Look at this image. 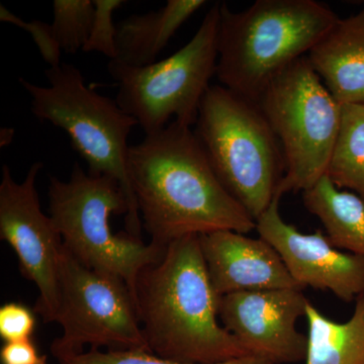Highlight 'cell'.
Instances as JSON below:
<instances>
[{"label":"cell","instance_id":"6da1fadb","mask_svg":"<svg viewBox=\"0 0 364 364\" xmlns=\"http://www.w3.org/2000/svg\"><path fill=\"white\" fill-rule=\"evenodd\" d=\"M127 165L143 227L158 247L191 235L256 229L215 176L191 127L173 121L146 135L129 148Z\"/></svg>","mask_w":364,"mask_h":364},{"label":"cell","instance_id":"7a4b0ae2","mask_svg":"<svg viewBox=\"0 0 364 364\" xmlns=\"http://www.w3.org/2000/svg\"><path fill=\"white\" fill-rule=\"evenodd\" d=\"M220 299L205 267L200 236L171 242L136 280V313L150 353L191 364L248 356L220 324Z\"/></svg>","mask_w":364,"mask_h":364},{"label":"cell","instance_id":"3957f363","mask_svg":"<svg viewBox=\"0 0 364 364\" xmlns=\"http://www.w3.org/2000/svg\"><path fill=\"white\" fill-rule=\"evenodd\" d=\"M338 20L315 0H257L242 11L221 4L215 76L224 87L258 104L270 83Z\"/></svg>","mask_w":364,"mask_h":364},{"label":"cell","instance_id":"277c9868","mask_svg":"<svg viewBox=\"0 0 364 364\" xmlns=\"http://www.w3.org/2000/svg\"><path fill=\"white\" fill-rule=\"evenodd\" d=\"M193 132L215 176L256 221L286 173L282 146L260 105L210 85Z\"/></svg>","mask_w":364,"mask_h":364},{"label":"cell","instance_id":"5b68a950","mask_svg":"<svg viewBox=\"0 0 364 364\" xmlns=\"http://www.w3.org/2000/svg\"><path fill=\"white\" fill-rule=\"evenodd\" d=\"M45 74L48 86L18 78L32 97L33 116L66 132L72 147L87 163L90 174L112 177L121 184L129 208L124 217L127 232L140 238L143 225L127 165L128 138L138 122L116 100L86 86L82 73L75 66L62 63L50 67Z\"/></svg>","mask_w":364,"mask_h":364},{"label":"cell","instance_id":"8992f818","mask_svg":"<svg viewBox=\"0 0 364 364\" xmlns=\"http://www.w3.org/2000/svg\"><path fill=\"white\" fill-rule=\"evenodd\" d=\"M49 212L72 256L86 267L123 280L134 296L140 273L166 248L145 244L128 232L114 233L112 215L129 212L121 184L112 177L86 173L78 163L67 181L50 176Z\"/></svg>","mask_w":364,"mask_h":364},{"label":"cell","instance_id":"52a82bcc","mask_svg":"<svg viewBox=\"0 0 364 364\" xmlns=\"http://www.w3.org/2000/svg\"><path fill=\"white\" fill-rule=\"evenodd\" d=\"M220 6L217 2L210 7L193 39L168 58L143 67L116 60L107 64L117 85V104L146 135L161 131L172 117L184 126H196L217 69Z\"/></svg>","mask_w":364,"mask_h":364},{"label":"cell","instance_id":"ba28073f","mask_svg":"<svg viewBox=\"0 0 364 364\" xmlns=\"http://www.w3.org/2000/svg\"><path fill=\"white\" fill-rule=\"evenodd\" d=\"M258 105L282 146L286 162L277 196L304 193L326 176L341 127L342 105L306 56L282 72Z\"/></svg>","mask_w":364,"mask_h":364},{"label":"cell","instance_id":"9c48e42d","mask_svg":"<svg viewBox=\"0 0 364 364\" xmlns=\"http://www.w3.org/2000/svg\"><path fill=\"white\" fill-rule=\"evenodd\" d=\"M56 323L63 333L52 343L59 361L91 349L150 352L131 289L112 275L81 264L62 247L59 309Z\"/></svg>","mask_w":364,"mask_h":364},{"label":"cell","instance_id":"30bf717a","mask_svg":"<svg viewBox=\"0 0 364 364\" xmlns=\"http://www.w3.org/2000/svg\"><path fill=\"white\" fill-rule=\"evenodd\" d=\"M42 168L43 163H33L26 178L18 182L9 165L2 166L0 239L14 249L21 275L39 291L35 313L45 323H56L63 242L51 217L41 208L36 182Z\"/></svg>","mask_w":364,"mask_h":364},{"label":"cell","instance_id":"8fae6325","mask_svg":"<svg viewBox=\"0 0 364 364\" xmlns=\"http://www.w3.org/2000/svg\"><path fill=\"white\" fill-rule=\"evenodd\" d=\"M303 291L287 287L225 294L220 321L249 355L275 364L305 361L308 336L296 328L310 304Z\"/></svg>","mask_w":364,"mask_h":364},{"label":"cell","instance_id":"7c38bea8","mask_svg":"<svg viewBox=\"0 0 364 364\" xmlns=\"http://www.w3.org/2000/svg\"><path fill=\"white\" fill-rule=\"evenodd\" d=\"M282 198L256 220V231L279 254L291 279L301 289L313 287L331 291L346 303L364 291V256L342 252L321 230L304 234L282 219Z\"/></svg>","mask_w":364,"mask_h":364},{"label":"cell","instance_id":"4fadbf2b","mask_svg":"<svg viewBox=\"0 0 364 364\" xmlns=\"http://www.w3.org/2000/svg\"><path fill=\"white\" fill-rule=\"evenodd\" d=\"M208 275L219 296L298 287L274 248L262 238L234 231L200 235Z\"/></svg>","mask_w":364,"mask_h":364},{"label":"cell","instance_id":"5bb4252c","mask_svg":"<svg viewBox=\"0 0 364 364\" xmlns=\"http://www.w3.org/2000/svg\"><path fill=\"white\" fill-rule=\"evenodd\" d=\"M306 59L340 105H364V9L339 18Z\"/></svg>","mask_w":364,"mask_h":364},{"label":"cell","instance_id":"9a60e30c","mask_svg":"<svg viewBox=\"0 0 364 364\" xmlns=\"http://www.w3.org/2000/svg\"><path fill=\"white\" fill-rule=\"evenodd\" d=\"M205 4V0H168L158 11L124 18L117 26L116 61L133 67L155 63L179 28Z\"/></svg>","mask_w":364,"mask_h":364},{"label":"cell","instance_id":"2e32d148","mask_svg":"<svg viewBox=\"0 0 364 364\" xmlns=\"http://www.w3.org/2000/svg\"><path fill=\"white\" fill-rule=\"evenodd\" d=\"M306 210L324 227L334 247L364 256V200L340 191L327 176L303 193Z\"/></svg>","mask_w":364,"mask_h":364},{"label":"cell","instance_id":"e0dca14e","mask_svg":"<svg viewBox=\"0 0 364 364\" xmlns=\"http://www.w3.org/2000/svg\"><path fill=\"white\" fill-rule=\"evenodd\" d=\"M306 318L305 364H364V291L355 299L351 317L343 323L326 317L311 303Z\"/></svg>","mask_w":364,"mask_h":364},{"label":"cell","instance_id":"ac0fdd59","mask_svg":"<svg viewBox=\"0 0 364 364\" xmlns=\"http://www.w3.org/2000/svg\"><path fill=\"white\" fill-rule=\"evenodd\" d=\"M326 176L364 200V105H342L341 127Z\"/></svg>","mask_w":364,"mask_h":364},{"label":"cell","instance_id":"d6986e66","mask_svg":"<svg viewBox=\"0 0 364 364\" xmlns=\"http://www.w3.org/2000/svg\"><path fill=\"white\" fill-rule=\"evenodd\" d=\"M95 4L92 0H54L53 23L55 38L66 54L83 50L92 26Z\"/></svg>","mask_w":364,"mask_h":364},{"label":"cell","instance_id":"ffe728a7","mask_svg":"<svg viewBox=\"0 0 364 364\" xmlns=\"http://www.w3.org/2000/svg\"><path fill=\"white\" fill-rule=\"evenodd\" d=\"M60 364H191L176 363L158 358L154 354L146 351H102L100 349H90L74 358L59 361ZM213 364H275L265 359L256 356H244V358L225 361V363Z\"/></svg>","mask_w":364,"mask_h":364},{"label":"cell","instance_id":"44dd1931","mask_svg":"<svg viewBox=\"0 0 364 364\" xmlns=\"http://www.w3.org/2000/svg\"><path fill=\"white\" fill-rule=\"evenodd\" d=\"M124 0H93L95 16L87 42L82 51L104 54L109 61L117 58V26L114 23V11L124 6Z\"/></svg>","mask_w":364,"mask_h":364},{"label":"cell","instance_id":"7402d4cb","mask_svg":"<svg viewBox=\"0 0 364 364\" xmlns=\"http://www.w3.org/2000/svg\"><path fill=\"white\" fill-rule=\"evenodd\" d=\"M0 21L18 26L30 33L43 59L51 68L61 65L62 50L55 38L52 25L38 20L32 21L21 20L2 4L0 6Z\"/></svg>","mask_w":364,"mask_h":364},{"label":"cell","instance_id":"603a6c76","mask_svg":"<svg viewBox=\"0 0 364 364\" xmlns=\"http://www.w3.org/2000/svg\"><path fill=\"white\" fill-rule=\"evenodd\" d=\"M36 323L35 311L23 304L11 301L0 308V337L4 343L32 339Z\"/></svg>","mask_w":364,"mask_h":364},{"label":"cell","instance_id":"cb8c5ba5","mask_svg":"<svg viewBox=\"0 0 364 364\" xmlns=\"http://www.w3.org/2000/svg\"><path fill=\"white\" fill-rule=\"evenodd\" d=\"M0 361L1 364H49L32 339L4 343L0 349Z\"/></svg>","mask_w":364,"mask_h":364},{"label":"cell","instance_id":"d4e9b609","mask_svg":"<svg viewBox=\"0 0 364 364\" xmlns=\"http://www.w3.org/2000/svg\"><path fill=\"white\" fill-rule=\"evenodd\" d=\"M4 140L1 141V146H6L7 144L11 143V141L9 140V138L11 140H13L14 138V130L13 129H1V138H4Z\"/></svg>","mask_w":364,"mask_h":364}]
</instances>
